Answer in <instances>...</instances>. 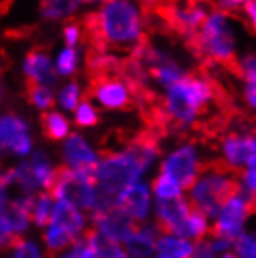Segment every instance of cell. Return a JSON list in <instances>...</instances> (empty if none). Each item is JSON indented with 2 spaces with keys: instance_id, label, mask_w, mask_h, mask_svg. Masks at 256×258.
<instances>
[{
  "instance_id": "cell-1",
  "label": "cell",
  "mask_w": 256,
  "mask_h": 258,
  "mask_svg": "<svg viewBox=\"0 0 256 258\" xmlns=\"http://www.w3.org/2000/svg\"><path fill=\"white\" fill-rule=\"evenodd\" d=\"M159 161V142L154 135L142 133L120 150L107 152L99 157L94 183L105 200L114 197L127 185L141 181L155 163Z\"/></svg>"
},
{
  "instance_id": "cell-2",
  "label": "cell",
  "mask_w": 256,
  "mask_h": 258,
  "mask_svg": "<svg viewBox=\"0 0 256 258\" xmlns=\"http://www.w3.org/2000/svg\"><path fill=\"white\" fill-rule=\"evenodd\" d=\"M88 30L97 47L131 51L146 39V13L131 0H107L88 17Z\"/></svg>"
},
{
  "instance_id": "cell-3",
  "label": "cell",
  "mask_w": 256,
  "mask_h": 258,
  "mask_svg": "<svg viewBox=\"0 0 256 258\" xmlns=\"http://www.w3.org/2000/svg\"><path fill=\"white\" fill-rule=\"evenodd\" d=\"M217 99V84L208 75H189L165 90L163 116L174 125L191 127Z\"/></svg>"
},
{
  "instance_id": "cell-4",
  "label": "cell",
  "mask_w": 256,
  "mask_h": 258,
  "mask_svg": "<svg viewBox=\"0 0 256 258\" xmlns=\"http://www.w3.org/2000/svg\"><path fill=\"white\" fill-rule=\"evenodd\" d=\"M195 52L212 66H232L237 56V28L232 15L212 10L191 38Z\"/></svg>"
},
{
  "instance_id": "cell-5",
  "label": "cell",
  "mask_w": 256,
  "mask_h": 258,
  "mask_svg": "<svg viewBox=\"0 0 256 258\" xmlns=\"http://www.w3.org/2000/svg\"><path fill=\"white\" fill-rule=\"evenodd\" d=\"M237 191V180L223 165L202 168L189 187V204L208 219H215L224 200Z\"/></svg>"
},
{
  "instance_id": "cell-6",
  "label": "cell",
  "mask_w": 256,
  "mask_h": 258,
  "mask_svg": "<svg viewBox=\"0 0 256 258\" xmlns=\"http://www.w3.org/2000/svg\"><path fill=\"white\" fill-rule=\"evenodd\" d=\"M49 193L56 202H64L77 208L79 212H94L101 204L103 197L97 191L94 178L77 174L68 168H58L56 180Z\"/></svg>"
},
{
  "instance_id": "cell-7",
  "label": "cell",
  "mask_w": 256,
  "mask_h": 258,
  "mask_svg": "<svg viewBox=\"0 0 256 258\" xmlns=\"http://www.w3.org/2000/svg\"><path fill=\"white\" fill-rule=\"evenodd\" d=\"M202 168H204V159L199 146L195 142H181L163 157L159 172L178 181L185 191L199 178Z\"/></svg>"
},
{
  "instance_id": "cell-8",
  "label": "cell",
  "mask_w": 256,
  "mask_h": 258,
  "mask_svg": "<svg viewBox=\"0 0 256 258\" xmlns=\"http://www.w3.org/2000/svg\"><path fill=\"white\" fill-rule=\"evenodd\" d=\"M252 204H254V199L243 195L241 191L230 195L213 219V236L234 241L239 234H243L247 221L252 213Z\"/></svg>"
},
{
  "instance_id": "cell-9",
  "label": "cell",
  "mask_w": 256,
  "mask_h": 258,
  "mask_svg": "<svg viewBox=\"0 0 256 258\" xmlns=\"http://www.w3.org/2000/svg\"><path fill=\"white\" fill-rule=\"evenodd\" d=\"M0 152L23 159L34 152L30 122L17 112L0 114Z\"/></svg>"
},
{
  "instance_id": "cell-10",
  "label": "cell",
  "mask_w": 256,
  "mask_h": 258,
  "mask_svg": "<svg viewBox=\"0 0 256 258\" xmlns=\"http://www.w3.org/2000/svg\"><path fill=\"white\" fill-rule=\"evenodd\" d=\"M92 223H94V230L120 245L125 243V239L133 234L137 226L122 210L116 208L112 200H103L92 212Z\"/></svg>"
},
{
  "instance_id": "cell-11",
  "label": "cell",
  "mask_w": 256,
  "mask_h": 258,
  "mask_svg": "<svg viewBox=\"0 0 256 258\" xmlns=\"http://www.w3.org/2000/svg\"><path fill=\"white\" fill-rule=\"evenodd\" d=\"M221 163L226 170H243L256 163V141L249 131H232L221 139Z\"/></svg>"
},
{
  "instance_id": "cell-12",
  "label": "cell",
  "mask_w": 256,
  "mask_h": 258,
  "mask_svg": "<svg viewBox=\"0 0 256 258\" xmlns=\"http://www.w3.org/2000/svg\"><path fill=\"white\" fill-rule=\"evenodd\" d=\"M99 152H97L88 139H84L81 133H71L62 142V161L64 168L73 170L77 174L94 178L97 165H99Z\"/></svg>"
},
{
  "instance_id": "cell-13",
  "label": "cell",
  "mask_w": 256,
  "mask_h": 258,
  "mask_svg": "<svg viewBox=\"0 0 256 258\" xmlns=\"http://www.w3.org/2000/svg\"><path fill=\"white\" fill-rule=\"evenodd\" d=\"M118 210H122L129 219L137 223H148L150 215H152V208H154V197L150 191V183L144 180L135 181L131 185H127L125 189H122L120 193L116 195L114 200Z\"/></svg>"
},
{
  "instance_id": "cell-14",
  "label": "cell",
  "mask_w": 256,
  "mask_h": 258,
  "mask_svg": "<svg viewBox=\"0 0 256 258\" xmlns=\"http://www.w3.org/2000/svg\"><path fill=\"white\" fill-rule=\"evenodd\" d=\"M92 97L107 110H123L137 99L133 86L120 75L96 79L92 84Z\"/></svg>"
},
{
  "instance_id": "cell-15",
  "label": "cell",
  "mask_w": 256,
  "mask_h": 258,
  "mask_svg": "<svg viewBox=\"0 0 256 258\" xmlns=\"http://www.w3.org/2000/svg\"><path fill=\"white\" fill-rule=\"evenodd\" d=\"M159 15L163 17V23L174 28L176 32L191 39L200 25L204 23L208 15V8L204 4H170V6L159 10Z\"/></svg>"
},
{
  "instance_id": "cell-16",
  "label": "cell",
  "mask_w": 256,
  "mask_h": 258,
  "mask_svg": "<svg viewBox=\"0 0 256 258\" xmlns=\"http://www.w3.org/2000/svg\"><path fill=\"white\" fill-rule=\"evenodd\" d=\"M191 210L193 208L189 200L179 197L174 200H155L152 213L155 217V226L159 230H163L165 234L179 236Z\"/></svg>"
},
{
  "instance_id": "cell-17",
  "label": "cell",
  "mask_w": 256,
  "mask_h": 258,
  "mask_svg": "<svg viewBox=\"0 0 256 258\" xmlns=\"http://www.w3.org/2000/svg\"><path fill=\"white\" fill-rule=\"evenodd\" d=\"M23 75L30 84H41V86H49V88L58 81L52 58L45 49H32L26 52L25 60H23Z\"/></svg>"
},
{
  "instance_id": "cell-18",
  "label": "cell",
  "mask_w": 256,
  "mask_h": 258,
  "mask_svg": "<svg viewBox=\"0 0 256 258\" xmlns=\"http://www.w3.org/2000/svg\"><path fill=\"white\" fill-rule=\"evenodd\" d=\"M157 238H159V228L155 225L144 223L135 226L133 234L123 243V251L131 258H152L155 254Z\"/></svg>"
},
{
  "instance_id": "cell-19",
  "label": "cell",
  "mask_w": 256,
  "mask_h": 258,
  "mask_svg": "<svg viewBox=\"0 0 256 258\" xmlns=\"http://www.w3.org/2000/svg\"><path fill=\"white\" fill-rule=\"evenodd\" d=\"M49 223L60 226L62 230L71 234L75 239L81 238L86 232V228H88V217L83 212H79L77 208L70 206V204L56 202V200H54V208H52Z\"/></svg>"
},
{
  "instance_id": "cell-20",
  "label": "cell",
  "mask_w": 256,
  "mask_h": 258,
  "mask_svg": "<svg viewBox=\"0 0 256 258\" xmlns=\"http://www.w3.org/2000/svg\"><path fill=\"white\" fill-rule=\"evenodd\" d=\"M30 200H32V197H19L17 195L8 202L6 210L2 212V219L8 223L15 238H21L23 234L28 232V228L32 225V221H30Z\"/></svg>"
},
{
  "instance_id": "cell-21",
  "label": "cell",
  "mask_w": 256,
  "mask_h": 258,
  "mask_svg": "<svg viewBox=\"0 0 256 258\" xmlns=\"http://www.w3.org/2000/svg\"><path fill=\"white\" fill-rule=\"evenodd\" d=\"M26 163H28V168L32 172V178L36 181L38 189L51 191L58 174V167L54 165L51 155L47 154L45 150H34L32 154L28 155Z\"/></svg>"
},
{
  "instance_id": "cell-22",
  "label": "cell",
  "mask_w": 256,
  "mask_h": 258,
  "mask_svg": "<svg viewBox=\"0 0 256 258\" xmlns=\"http://www.w3.org/2000/svg\"><path fill=\"white\" fill-rule=\"evenodd\" d=\"M84 245H86V252L88 258H125V251L123 245L116 243L112 239L105 238L103 234L97 230H90L83 238Z\"/></svg>"
},
{
  "instance_id": "cell-23",
  "label": "cell",
  "mask_w": 256,
  "mask_h": 258,
  "mask_svg": "<svg viewBox=\"0 0 256 258\" xmlns=\"http://www.w3.org/2000/svg\"><path fill=\"white\" fill-rule=\"evenodd\" d=\"M123 60L116 54V52L109 51V49H103V47H96L92 54L88 56V70L92 71V75L96 79L101 77H112L120 73Z\"/></svg>"
},
{
  "instance_id": "cell-24",
  "label": "cell",
  "mask_w": 256,
  "mask_h": 258,
  "mask_svg": "<svg viewBox=\"0 0 256 258\" xmlns=\"http://www.w3.org/2000/svg\"><path fill=\"white\" fill-rule=\"evenodd\" d=\"M4 178H6L8 187L15 189L19 197H34V195L38 193V185L34 181L26 159L15 163L8 172H4Z\"/></svg>"
},
{
  "instance_id": "cell-25",
  "label": "cell",
  "mask_w": 256,
  "mask_h": 258,
  "mask_svg": "<svg viewBox=\"0 0 256 258\" xmlns=\"http://www.w3.org/2000/svg\"><path fill=\"white\" fill-rule=\"evenodd\" d=\"M193 241L179 238L174 234H159L155 243V254L157 258H191Z\"/></svg>"
},
{
  "instance_id": "cell-26",
  "label": "cell",
  "mask_w": 256,
  "mask_h": 258,
  "mask_svg": "<svg viewBox=\"0 0 256 258\" xmlns=\"http://www.w3.org/2000/svg\"><path fill=\"white\" fill-rule=\"evenodd\" d=\"M41 129L47 139L54 142H64L71 135V122L62 110H49L41 118Z\"/></svg>"
},
{
  "instance_id": "cell-27",
  "label": "cell",
  "mask_w": 256,
  "mask_h": 258,
  "mask_svg": "<svg viewBox=\"0 0 256 258\" xmlns=\"http://www.w3.org/2000/svg\"><path fill=\"white\" fill-rule=\"evenodd\" d=\"M83 8L79 0H45L39 6V15L45 21H66Z\"/></svg>"
},
{
  "instance_id": "cell-28",
  "label": "cell",
  "mask_w": 256,
  "mask_h": 258,
  "mask_svg": "<svg viewBox=\"0 0 256 258\" xmlns=\"http://www.w3.org/2000/svg\"><path fill=\"white\" fill-rule=\"evenodd\" d=\"M54 208V199L49 191H38L30 200V221L34 226L45 228L51 221V213Z\"/></svg>"
},
{
  "instance_id": "cell-29",
  "label": "cell",
  "mask_w": 256,
  "mask_h": 258,
  "mask_svg": "<svg viewBox=\"0 0 256 258\" xmlns=\"http://www.w3.org/2000/svg\"><path fill=\"white\" fill-rule=\"evenodd\" d=\"M77 239L71 234H68L66 230H62L60 226L52 225V223H47V226L43 228V245L51 254H62Z\"/></svg>"
},
{
  "instance_id": "cell-30",
  "label": "cell",
  "mask_w": 256,
  "mask_h": 258,
  "mask_svg": "<svg viewBox=\"0 0 256 258\" xmlns=\"http://www.w3.org/2000/svg\"><path fill=\"white\" fill-rule=\"evenodd\" d=\"M210 228H212V225H210V219L206 217V215H202L200 212H197V210H191V213H189V217H187L185 225H183V228H181V234H179V238H185L189 239V241H199V239H204L208 234H210Z\"/></svg>"
},
{
  "instance_id": "cell-31",
  "label": "cell",
  "mask_w": 256,
  "mask_h": 258,
  "mask_svg": "<svg viewBox=\"0 0 256 258\" xmlns=\"http://www.w3.org/2000/svg\"><path fill=\"white\" fill-rule=\"evenodd\" d=\"M150 191H152V197L155 200H174L183 197V187L179 185L178 181H174L172 178H168L165 174H157L150 185Z\"/></svg>"
},
{
  "instance_id": "cell-32",
  "label": "cell",
  "mask_w": 256,
  "mask_h": 258,
  "mask_svg": "<svg viewBox=\"0 0 256 258\" xmlns=\"http://www.w3.org/2000/svg\"><path fill=\"white\" fill-rule=\"evenodd\" d=\"M52 64H54V71L58 77H71L73 73H77L81 66V52L73 47H64L62 51H58Z\"/></svg>"
},
{
  "instance_id": "cell-33",
  "label": "cell",
  "mask_w": 256,
  "mask_h": 258,
  "mask_svg": "<svg viewBox=\"0 0 256 258\" xmlns=\"http://www.w3.org/2000/svg\"><path fill=\"white\" fill-rule=\"evenodd\" d=\"M26 99H28V103L32 105L34 109L41 110V112H49V110H52V105H54V92L49 86L28 84Z\"/></svg>"
},
{
  "instance_id": "cell-34",
  "label": "cell",
  "mask_w": 256,
  "mask_h": 258,
  "mask_svg": "<svg viewBox=\"0 0 256 258\" xmlns=\"http://www.w3.org/2000/svg\"><path fill=\"white\" fill-rule=\"evenodd\" d=\"M54 101L62 110H75V107L83 101V90H81L79 83H75V81L66 83L54 96Z\"/></svg>"
},
{
  "instance_id": "cell-35",
  "label": "cell",
  "mask_w": 256,
  "mask_h": 258,
  "mask_svg": "<svg viewBox=\"0 0 256 258\" xmlns=\"http://www.w3.org/2000/svg\"><path fill=\"white\" fill-rule=\"evenodd\" d=\"M8 258H43V249L34 239L19 238L10 245Z\"/></svg>"
},
{
  "instance_id": "cell-36",
  "label": "cell",
  "mask_w": 256,
  "mask_h": 258,
  "mask_svg": "<svg viewBox=\"0 0 256 258\" xmlns=\"http://www.w3.org/2000/svg\"><path fill=\"white\" fill-rule=\"evenodd\" d=\"M73 122L77 123L79 127H94L99 122V112H97L96 105L92 101L83 99L81 103L73 110Z\"/></svg>"
},
{
  "instance_id": "cell-37",
  "label": "cell",
  "mask_w": 256,
  "mask_h": 258,
  "mask_svg": "<svg viewBox=\"0 0 256 258\" xmlns=\"http://www.w3.org/2000/svg\"><path fill=\"white\" fill-rule=\"evenodd\" d=\"M232 249H234V256L236 258H256V238L252 232L239 234L234 241H232Z\"/></svg>"
},
{
  "instance_id": "cell-38",
  "label": "cell",
  "mask_w": 256,
  "mask_h": 258,
  "mask_svg": "<svg viewBox=\"0 0 256 258\" xmlns=\"http://www.w3.org/2000/svg\"><path fill=\"white\" fill-rule=\"evenodd\" d=\"M236 64L237 75L243 79V83H256V60L252 52L243 54L239 60L234 62Z\"/></svg>"
},
{
  "instance_id": "cell-39",
  "label": "cell",
  "mask_w": 256,
  "mask_h": 258,
  "mask_svg": "<svg viewBox=\"0 0 256 258\" xmlns=\"http://www.w3.org/2000/svg\"><path fill=\"white\" fill-rule=\"evenodd\" d=\"M62 38L66 41V47H73L77 49V45L83 39V28L77 25V23H68L62 30Z\"/></svg>"
},
{
  "instance_id": "cell-40",
  "label": "cell",
  "mask_w": 256,
  "mask_h": 258,
  "mask_svg": "<svg viewBox=\"0 0 256 258\" xmlns=\"http://www.w3.org/2000/svg\"><path fill=\"white\" fill-rule=\"evenodd\" d=\"M191 258H217V252L213 251L210 239H199L197 243H193Z\"/></svg>"
},
{
  "instance_id": "cell-41",
  "label": "cell",
  "mask_w": 256,
  "mask_h": 258,
  "mask_svg": "<svg viewBox=\"0 0 256 258\" xmlns=\"http://www.w3.org/2000/svg\"><path fill=\"white\" fill-rule=\"evenodd\" d=\"M60 258H88V252H86V245H84L83 238H79L75 243H71V245L60 254Z\"/></svg>"
},
{
  "instance_id": "cell-42",
  "label": "cell",
  "mask_w": 256,
  "mask_h": 258,
  "mask_svg": "<svg viewBox=\"0 0 256 258\" xmlns=\"http://www.w3.org/2000/svg\"><path fill=\"white\" fill-rule=\"evenodd\" d=\"M241 6H243V2H239V0H221V2H215V10L226 13V15H232L234 12H239Z\"/></svg>"
},
{
  "instance_id": "cell-43",
  "label": "cell",
  "mask_w": 256,
  "mask_h": 258,
  "mask_svg": "<svg viewBox=\"0 0 256 258\" xmlns=\"http://www.w3.org/2000/svg\"><path fill=\"white\" fill-rule=\"evenodd\" d=\"M210 243H212L213 251L217 252V254H226V252H230L232 249V241H228V239L224 238H219V236H213L212 239H210Z\"/></svg>"
},
{
  "instance_id": "cell-44",
  "label": "cell",
  "mask_w": 256,
  "mask_h": 258,
  "mask_svg": "<svg viewBox=\"0 0 256 258\" xmlns=\"http://www.w3.org/2000/svg\"><path fill=\"white\" fill-rule=\"evenodd\" d=\"M243 101L249 109L256 107V83H243Z\"/></svg>"
},
{
  "instance_id": "cell-45",
  "label": "cell",
  "mask_w": 256,
  "mask_h": 258,
  "mask_svg": "<svg viewBox=\"0 0 256 258\" xmlns=\"http://www.w3.org/2000/svg\"><path fill=\"white\" fill-rule=\"evenodd\" d=\"M8 202H10V187H8V183H6L4 172L0 170V215L6 210Z\"/></svg>"
},
{
  "instance_id": "cell-46",
  "label": "cell",
  "mask_w": 256,
  "mask_h": 258,
  "mask_svg": "<svg viewBox=\"0 0 256 258\" xmlns=\"http://www.w3.org/2000/svg\"><path fill=\"white\" fill-rule=\"evenodd\" d=\"M239 12L243 13V17L247 23H250V26L254 28L256 25V4L252 2V0H249V2H243V6H241V10Z\"/></svg>"
},
{
  "instance_id": "cell-47",
  "label": "cell",
  "mask_w": 256,
  "mask_h": 258,
  "mask_svg": "<svg viewBox=\"0 0 256 258\" xmlns=\"http://www.w3.org/2000/svg\"><path fill=\"white\" fill-rule=\"evenodd\" d=\"M221 258H236V256H234L232 252H226V254H223V256H221Z\"/></svg>"
},
{
  "instance_id": "cell-48",
  "label": "cell",
  "mask_w": 256,
  "mask_h": 258,
  "mask_svg": "<svg viewBox=\"0 0 256 258\" xmlns=\"http://www.w3.org/2000/svg\"><path fill=\"white\" fill-rule=\"evenodd\" d=\"M0 101H2V90H0Z\"/></svg>"
},
{
  "instance_id": "cell-49",
  "label": "cell",
  "mask_w": 256,
  "mask_h": 258,
  "mask_svg": "<svg viewBox=\"0 0 256 258\" xmlns=\"http://www.w3.org/2000/svg\"><path fill=\"white\" fill-rule=\"evenodd\" d=\"M125 258H131V256H125Z\"/></svg>"
},
{
  "instance_id": "cell-50",
  "label": "cell",
  "mask_w": 256,
  "mask_h": 258,
  "mask_svg": "<svg viewBox=\"0 0 256 258\" xmlns=\"http://www.w3.org/2000/svg\"><path fill=\"white\" fill-rule=\"evenodd\" d=\"M155 258H157V256H155Z\"/></svg>"
}]
</instances>
